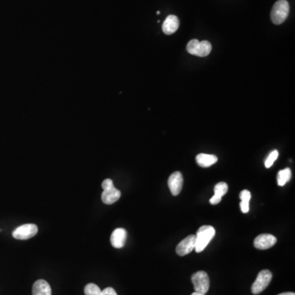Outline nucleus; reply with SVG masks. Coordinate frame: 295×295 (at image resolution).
I'll return each instance as SVG.
<instances>
[{"label":"nucleus","instance_id":"nucleus-20","mask_svg":"<svg viewBox=\"0 0 295 295\" xmlns=\"http://www.w3.org/2000/svg\"><path fill=\"white\" fill-rule=\"evenodd\" d=\"M199 41L198 39H192L187 44L186 49L188 53H191L192 55H195L196 53L197 48L199 45Z\"/></svg>","mask_w":295,"mask_h":295},{"label":"nucleus","instance_id":"nucleus-10","mask_svg":"<svg viewBox=\"0 0 295 295\" xmlns=\"http://www.w3.org/2000/svg\"><path fill=\"white\" fill-rule=\"evenodd\" d=\"M180 26V20L178 17L175 15H170L164 20L162 24V31L166 35H172L178 30Z\"/></svg>","mask_w":295,"mask_h":295},{"label":"nucleus","instance_id":"nucleus-21","mask_svg":"<svg viewBox=\"0 0 295 295\" xmlns=\"http://www.w3.org/2000/svg\"><path fill=\"white\" fill-rule=\"evenodd\" d=\"M113 186H114V184H113V180H111V179H106V180L102 181V188H103V191L112 188Z\"/></svg>","mask_w":295,"mask_h":295},{"label":"nucleus","instance_id":"nucleus-6","mask_svg":"<svg viewBox=\"0 0 295 295\" xmlns=\"http://www.w3.org/2000/svg\"><path fill=\"white\" fill-rule=\"evenodd\" d=\"M195 242H196V236H194V235H191L184 238V240L180 241L178 245L176 246V254L181 257L191 254L195 250Z\"/></svg>","mask_w":295,"mask_h":295},{"label":"nucleus","instance_id":"nucleus-25","mask_svg":"<svg viewBox=\"0 0 295 295\" xmlns=\"http://www.w3.org/2000/svg\"><path fill=\"white\" fill-rule=\"evenodd\" d=\"M157 14L159 15L160 14V12L159 11H158V12H157Z\"/></svg>","mask_w":295,"mask_h":295},{"label":"nucleus","instance_id":"nucleus-22","mask_svg":"<svg viewBox=\"0 0 295 295\" xmlns=\"http://www.w3.org/2000/svg\"><path fill=\"white\" fill-rule=\"evenodd\" d=\"M101 295H117V293L113 288L108 287L106 289L102 290V294Z\"/></svg>","mask_w":295,"mask_h":295},{"label":"nucleus","instance_id":"nucleus-2","mask_svg":"<svg viewBox=\"0 0 295 295\" xmlns=\"http://www.w3.org/2000/svg\"><path fill=\"white\" fill-rule=\"evenodd\" d=\"M289 4L286 0H278L270 12V20L274 24H282L289 15Z\"/></svg>","mask_w":295,"mask_h":295},{"label":"nucleus","instance_id":"nucleus-13","mask_svg":"<svg viewBox=\"0 0 295 295\" xmlns=\"http://www.w3.org/2000/svg\"><path fill=\"white\" fill-rule=\"evenodd\" d=\"M228 191V185L225 182H219L216 184L215 187H214V195L212 197L209 202L213 205L218 204L221 201L222 197L227 193Z\"/></svg>","mask_w":295,"mask_h":295},{"label":"nucleus","instance_id":"nucleus-1","mask_svg":"<svg viewBox=\"0 0 295 295\" xmlns=\"http://www.w3.org/2000/svg\"><path fill=\"white\" fill-rule=\"evenodd\" d=\"M216 230L211 225H203L201 226L196 234V242H195V252H203L205 248L208 245L209 243L215 236Z\"/></svg>","mask_w":295,"mask_h":295},{"label":"nucleus","instance_id":"nucleus-9","mask_svg":"<svg viewBox=\"0 0 295 295\" xmlns=\"http://www.w3.org/2000/svg\"><path fill=\"white\" fill-rule=\"evenodd\" d=\"M127 239V232L123 228H117L111 236V244L116 248H121L125 246Z\"/></svg>","mask_w":295,"mask_h":295},{"label":"nucleus","instance_id":"nucleus-4","mask_svg":"<svg viewBox=\"0 0 295 295\" xmlns=\"http://www.w3.org/2000/svg\"><path fill=\"white\" fill-rule=\"evenodd\" d=\"M272 279V273L269 270H262L258 273L256 281L252 285V293L254 294H259L268 286Z\"/></svg>","mask_w":295,"mask_h":295},{"label":"nucleus","instance_id":"nucleus-24","mask_svg":"<svg viewBox=\"0 0 295 295\" xmlns=\"http://www.w3.org/2000/svg\"><path fill=\"white\" fill-rule=\"evenodd\" d=\"M191 295H205V294H201V293H196V292H195V293H193Z\"/></svg>","mask_w":295,"mask_h":295},{"label":"nucleus","instance_id":"nucleus-7","mask_svg":"<svg viewBox=\"0 0 295 295\" xmlns=\"http://www.w3.org/2000/svg\"><path fill=\"white\" fill-rule=\"evenodd\" d=\"M277 238L272 235L269 234H262L257 236L254 240V247L258 249L265 250L271 248L272 246L277 244Z\"/></svg>","mask_w":295,"mask_h":295},{"label":"nucleus","instance_id":"nucleus-5","mask_svg":"<svg viewBox=\"0 0 295 295\" xmlns=\"http://www.w3.org/2000/svg\"><path fill=\"white\" fill-rule=\"evenodd\" d=\"M38 227L35 224H25L20 225L12 232V236L16 240H25L36 236Z\"/></svg>","mask_w":295,"mask_h":295},{"label":"nucleus","instance_id":"nucleus-18","mask_svg":"<svg viewBox=\"0 0 295 295\" xmlns=\"http://www.w3.org/2000/svg\"><path fill=\"white\" fill-rule=\"evenodd\" d=\"M85 293L86 295H101L102 294V290L98 285L93 284V283H90L85 287Z\"/></svg>","mask_w":295,"mask_h":295},{"label":"nucleus","instance_id":"nucleus-16","mask_svg":"<svg viewBox=\"0 0 295 295\" xmlns=\"http://www.w3.org/2000/svg\"><path fill=\"white\" fill-rule=\"evenodd\" d=\"M212 51V45L210 42L207 40L201 41L199 42L198 48H197L196 53L195 56L198 57H206Z\"/></svg>","mask_w":295,"mask_h":295},{"label":"nucleus","instance_id":"nucleus-11","mask_svg":"<svg viewBox=\"0 0 295 295\" xmlns=\"http://www.w3.org/2000/svg\"><path fill=\"white\" fill-rule=\"evenodd\" d=\"M121 191L113 186L112 188L103 191L102 193V201L105 204H113L119 200V199L121 198Z\"/></svg>","mask_w":295,"mask_h":295},{"label":"nucleus","instance_id":"nucleus-3","mask_svg":"<svg viewBox=\"0 0 295 295\" xmlns=\"http://www.w3.org/2000/svg\"><path fill=\"white\" fill-rule=\"evenodd\" d=\"M191 280L196 293L201 294H206L207 293L210 287V280L207 272L203 270L197 271L195 274H193Z\"/></svg>","mask_w":295,"mask_h":295},{"label":"nucleus","instance_id":"nucleus-17","mask_svg":"<svg viewBox=\"0 0 295 295\" xmlns=\"http://www.w3.org/2000/svg\"><path fill=\"white\" fill-rule=\"evenodd\" d=\"M292 176L290 168H285L280 171L277 174V183L279 186H284L286 183L289 182Z\"/></svg>","mask_w":295,"mask_h":295},{"label":"nucleus","instance_id":"nucleus-23","mask_svg":"<svg viewBox=\"0 0 295 295\" xmlns=\"http://www.w3.org/2000/svg\"><path fill=\"white\" fill-rule=\"evenodd\" d=\"M278 295H295V293H292V292H286V293H280Z\"/></svg>","mask_w":295,"mask_h":295},{"label":"nucleus","instance_id":"nucleus-19","mask_svg":"<svg viewBox=\"0 0 295 295\" xmlns=\"http://www.w3.org/2000/svg\"><path fill=\"white\" fill-rule=\"evenodd\" d=\"M278 156L279 153L277 150H274V151L271 152V153L269 154L267 158H266V161H265V166H266V168H270V166H272L275 161L278 158Z\"/></svg>","mask_w":295,"mask_h":295},{"label":"nucleus","instance_id":"nucleus-15","mask_svg":"<svg viewBox=\"0 0 295 295\" xmlns=\"http://www.w3.org/2000/svg\"><path fill=\"white\" fill-rule=\"evenodd\" d=\"M240 208L243 213H248L249 212V202L251 199V193L247 189L242 191L240 194Z\"/></svg>","mask_w":295,"mask_h":295},{"label":"nucleus","instance_id":"nucleus-14","mask_svg":"<svg viewBox=\"0 0 295 295\" xmlns=\"http://www.w3.org/2000/svg\"><path fill=\"white\" fill-rule=\"evenodd\" d=\"M217 157L212 154H200L196 157V162L202 167H209L217 162Z\"/></svg>","mask_w":295,"mask_h":295},{"label":"nucleus","instance_id":"nucleus-8","mask_svg":"<svg viewBox=\"0 0 295 295\" xmlns=\"http://www.w3.org/2000/svg\"><path fill=\"white\" fill-rule=\"evenodd\" d=\"M183 176L181 172H175L171 175L170 177L168 179V187L170 188L171 193L172 195L177 196V195L182 191Z\"/></svg>","mask_w":295,"mask_h":295},{"label":"nucleus","instance_id":"nucleus-12","mask_svg":"<svg viewBox=\"0 0 295 295\" xmlns=\"http://www.w3.org/2000/svg\"><path fill=\"white\" fill-rule=\"evenodd\" d=\"M33 295H52L51 287L45 280H38L33 285Z\"/></svg>","mask_w":295,"mask_h":295}]
</instances>
